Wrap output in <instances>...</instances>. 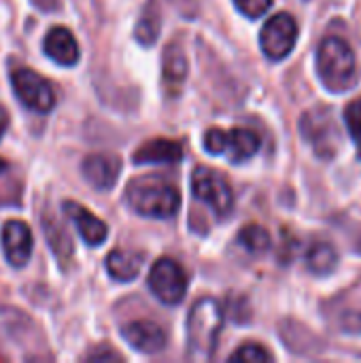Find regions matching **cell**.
Masks as SVG:
<instances>
[{"instance_id": "6da1fadb", "label": "cell", "mask_w": 361, "mask_h": 363, "mask_svg": "<svg viewBox=\"0 0 361 363\" xmlns=\"http://www.w3.org/2000/svg\"><path fill=\"white\" fill-rule=\"evenodd\" d=\"M126 204L147 219H172L181 208L179 189L162 174H145L132 179L123 191Z\"/></svg>"}, {"instance_id": "7a4b0ae2", "label": "cell", "mask_w": 361, "mask_h": 363, "mask_svg": "<svg viewBox=\"0 0 361 363\" xmlns=\"http://www.w3.org/2000/svg\"><path fill=\"white\" fill-rule=\"evenodd\" d=\"M317 74L332 94H347L360 81V64L351 45L338 36H328L317 49Z\"/></svg>"}, {"instance_id": "3957f363", "label": "cell", "mask_w": 361, "mask_h": 363, "mask_svg": "<svg viewBox=\"0 0 361 363\" xmlns=\"http://www.w3.org/2000/svg\"><path fill=\"white\" fill-rule=\"evenodd\" d=\"M223 328V306L215 298H200L187 317V353L196 362H209Z\"/></svg>"}, {"instance_id": "277c9868", "label": "cell", "mask_w": 361, "mask_h": 363, "mask_svg": "<svg viewBox=\"0 0 361 363\" xmlns=\"http://www.w3.org/2000/svg\"><path fill=\"white\" fill-rule=\"evenodd\" d=\"M300 134L319 157L330 160L338 153L340 130L336 125V117L328 106L306 111L300 119Z\"/></svg>"}, {"instance_id": "5b68a950", "label": "cell", "mask_w": 361, "mask_h": 363, "mask_svg": "<svg viewBox=\"0 0 361 363\" xmlns=\"http://www.w3.org/2000/svg\"><path fill=\"white\" fill-rule=\"evenodd\" d=\"M262 147L257 132L249 128H234V130H219L211 128L204 134V149L211 155H226L232 164H240L251 160Z\"/></svg>"}, {"instance_id": "8992f818", "label": "cell", "mask_w": 361, "mask_h": 363, "mask_svg": "<svg viewBox=\"0 0 361 363\" xmlns=\"http://www.w3.org/2000/svg\"><path fill=\"white\" fill-rule=\"evenodd\" d=\"M191 189L196 200L204 202L217 217L230 215L234 206V191L217 170L198 166L191 174Z\"/></svg>"}, {"instance_id": "52a82bcc", "label": "cell", "mask_w": 361, "mask_h": 363, "mask_svg": "<svg viewBox=\"0 0 361 363\" xmlns=\"http://www.w3.org/2000/svg\"><path fill=\"white\" fill-rule=\"evenodd\" d=\"M147 283H149L151 294L166 306L181 304L189 285L187 274L181 268V264H177L170 257H162L153 264Z\"/></svg>"}, {"instance_id": "ba28073f", "label": "cell", "mask_w": 361, "mask_h": 363, "mask_svg": "<svg viewBox=\"0 0 361 363\" xmlns=\"http://www.w3.org/2000/svg\"><path fill=\"white\" fill-rule=\"evenodd\" d=\"M296 40H298V21L291 13L272 15L260 32L262 53L272 62L285 60L294 51Z\"/></svg>"}, {"instance_id": "9c48e42d", "label": "cell", "mask_w": 361, "mask_h": 363, "mask_svg": "<svg viewBox=\"0 0 361 363\" xmlns=\"http://www.w3.org/2000/svg\"><path fill=\"white\" fill-rule=\"evenodd\" d=\"M11 85L17 100L36 113H49L55 106V89L53 85L34 72L32 68H17L11 74Z\"/></svg>"}, {"instance_id": "30bf717a", "label": "cell", "mask_w": 361, "mask_h": 363, "mask_svg": "<svg viewBox=\"0 0 361 363\" xmlns=\"http://www.w3.org/2000/svg\"><path fill=\"white\" fill-rule=\"evenodd\" d=\"M81 172L85 181L98 189V191H109L117 185L119 174H121V160L113 153H91L83 160Z\"/></svg>"}, {"instance_id": "8fae6325", "label": "cell", "mask_w": 361, "mask_h": 363, "mask_svg": "<svg viewBox=\"0 0 361 363\" xmlns=\"http://www.w3.org/2000/svg\"><path fill=\"white\" fill-rule=\"evenodd\" d=\"M121 338L126 340V345L130 349L145 353V355L162 353L166 349V342H168L166 332L153 321H132V323L123 325Z\"/></svg>"}, {"instance_id": "7c38bea8", "label": "cell", "mask_w": 361, "mask_h": 363, "mask_svg": "<svg viewBox=\"0 0 361 363\" xmlns=\"http://www.w3.org/2000/svg\"><path fill=\"white\" fill-rule=\"evenodd\" d=\"M32 230L23 221H6L2 228V251L13 268H23L32 257Z\"/></svg>"}, {"instance_id": "4fadbf2b", "label": "cell", "mask_w": 361, "mask_h": 363, "mask_svg": "<svg viewBox=\"0 0 361 363\" xmlns=\"http://www.w3.org/2000/svg\"><path fill=\"white\" fill-rule=\"evenodd\" d=\"M62 208H64V215L74 223V228H77V232H79V236L83 238L85 245H89V247L104 245V240L109 238V228H106L104 221H100L85 206H81L77 202H70V200H66L62 204Z\"/></svg>"}, {"instance_id": "5bb4252c", "label": "cell", "mask_w": 361, "mask_h": 363, "mask_svg": "<svg viewBox=\"0 0 361 363\" xmlns=\"http://www.w3.org/2000/svg\"><path fill=\"white\" fill-rule=\"evenodd\" d=\"M189 74V64L183 47L179 43H170L162 55V83L168 96H179Z\"/></svg>"}, {"instance_id": "9a60e30c", "label": "cell", "mask_w": 361, "mask_h": 363, "mask_svg": "<svg viewBox=\"0 0 361 363\" xmlns=\"http://www.w3.org/2000/svg\"><path fill=\"white\" fill-rule=\"evenodd\" d=\"M332 323L345 334H361V283L332 300Z\"/></svg>"}, {"instance_id": "2e32d148", "label": "cell", "mask_w": 361, "mask_h": 363, "mask_svg": "<svg viewBox=\"0 0 361 363\" xmlns=\"http://www.w3.org/2000/svg\"><path fill=\"white\" fill-rule=\"evenodd\" d=\"M43 51L47 53V57H51L60 66H74L81 57L77 38L72 36V32L68 28H62V26L51 28L45 34Z\"/></svg>"}, {"instance_id": "e0dca14e", "label": "cell", "mask_w": 361, "mask_h": 363, "mask_svg": "<svg viewBox=\"0 0 361 363\" xmlns=\"http://www.w3.org/2000/svg\"><path fill=\"white\" fill-rule=\"evenodd\" d=\"M183 160V147L177 140L153 138L134 151V164H177Z\"/></svg>"}, {"instance_id": "ac0fdd59", "label": "cell", "mask_w": 361, "mask_h": 363, "mask_svg": "<svg viewBox=\"0 0 361 363\" xmlns=\"http://www.w3.org/2000/svg\"><path fill=\"white\" fill-rule=\"evenodd\" d=\"M106 272L111 279L119 281V283H130L138 277L140 268H143V255L134 253V251H123V249H115L106 255Z\"/></svg>"}, {"instance_id": "d6986e66", "label": "cell", "mask_w": 361, "mask_h": 363, "mask_svg": "<svg viewBox=\"0 0 361 363\" xmlns=\"http://www.w3.org/2000/svg\"><path fill=\"white\" fill-rule=\"evenodd\" d=\"M160 30H162V9H160V4L155 0H149L145 4L138 21H136L134 36L143 47H151L157 40Z\"/></svg>"}, {"instance_id": "ffe728a7", "label": "cell", "mask_w": 361, "mask_h": 363, "mask_svg": "<svg viewBox=\"0 0 361 363\" xmlns=\"http://www.w3.org/2000/svg\"><path fill=\"white\" fill-rule=\"evenodd\" d=\"M306 268L315 277H330L338 268V251L330 242H315L306 251Z\"/></svg>"}, {"instance_id": "44dd1931", "label": "cell", "mask_w": 361, "mask_h": 363, "mask_svg": "<svg viewBox=\"0 0 361 363\" xmlns=\"http://www.w3.org/2000/svg\"><path fill=\"white\" fill-rule=\"evenodd\" d=\"M270 242H272V240H270V234H268V230L262 228V225H247V228H243L240 234H238V245H240L245 251L253 253V255L266 253V251L270 249Z\"/></svg>"}, {"instance_id": "7402d4cb", "label": "cell", "mask_w": 361, "mask_h": 363, "mask_svg": "<svg viewBox=\"0 0 361 363\" xmlns=\"http://www.w3.org/2000/svg\"><path fill=\"white\" fill-rule=\"evenodd\" d=\"M45 236H47L51 251L60 259H66L68 255H72V240L68 238L64 228L57 223V219H45Z\"/></svg>"}, {"instance_id": "603a6c76", "label": "cell", "mask_w": 361, "mask_h": 363, "mask_svg": "<svg viewBox=\"0 0 361 363\" xmlns=\"http://www.w3.org/2000/svg\"><path fill=\"white\" fill-rule=\"evenodd\" d=\"M230 362L232 363H268V362H272V355H270L262 345L249 342V345H243L236 353H232V355H230Z\"/></svg>"}, {"instance_id": "cb8c5ba5", "label": "cell", "mask_w": 361, "mask_h": 363, "mask_svg": "<svg viewBox=\"0 0 361 363\" xmlns=\"http://www.w3.org/2000/svg\"><path fill=\"white\" fill-rule=\"evenodd\" d=\"M345 125L349 136L361 145V98H355L345 108Z\"/></svg>"}, {"instance_id": "d4e9b609", "label": "cell", "mask_w": 361, "mask_h": 363, "mask_svg": "<svg viewBox=\"0 0 361 363\" xmlns=\"http://www.w3.org/2000/svg\"><path fill=\"white\" fill-rule=\"evenodd\" d=\"M236 9L249 17V19H260L262 15H266L272 6V0H234Z\"/></svg>"}, {"instance_id": "484cf974", "label": "cell", "mask_w": 361, "mask_h": 363, "mask_svg": "<svg viewBox=\"0 0 361 363\" xmlns=\"http://www.w3.org/2000/svg\"><path fill=\"white\" fill-rule=\"evenodd\" d=\"M87 359L89 362H119L121 357H119V353H115L111 347H98V351H94V353H89L87 355Z\"/></svg>"}, {"instance_id": "4316f807", "label": "cell", "mask_w": 361, "mask_h": 363, "mask_svg": "<svg viewBox=\"0 0 361 363\" xmlns=\"http://www.w3.org/2000/svg\"><path fill=\"white\" fill-rule=\"evenodd\" d=\"M30 2L43 13H53L60 9V0H30Z\"/></svg>"}, {"instance_id": "83f0119b", "label": "cell", "mask_w": 361, "mask_h": 363, "mask_svg": "<svg viewBox=\"0 0 361 363\" xmlns=\"http://www.w3.org/2000/svg\"><path fill=\"white\" fill-rule=\"evenodd\" d=\"M9 121H11V117H9V111L0 104V138L6 134V128H9Z\"/></svg>"}, {"instance_id": "f1b7e54d", "label": "cell", "mask_w": 361, "mask_h": 363, "mask_svg": "<svg viewBox=\"0 0 361 363\" xmlns=\"http://www.w3.org/2000/svg\"><path fill=\"white\" fill-rule=\"evenodd\" d=\"M4 170H6V162H4V160L0 157V174H2Z\"/></svg>"}]
</instances>
